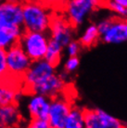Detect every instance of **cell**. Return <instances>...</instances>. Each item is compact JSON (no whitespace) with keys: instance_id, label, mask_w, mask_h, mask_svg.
<instances>
[{"instance_id":"7c38bea8","label":"cell","mask_w":127,"mask_h":128,"mask_svg":"<svg viewBox=\"0 0 127 128\" xmlns=\"http://www.w3.org/2000/svg\"><path fill=\"white\" fill-rule=\"evenodd\" d=\"M51 98L41 94H32L28 102V112L31 119H48Z\"/></svg>"},{"instance_id":"4316f807","label":"cell","mask_w":127,"mask_h":128,"mask_svg":"<svg viewBox=\"0 0 127 128\" xmlns=\"http://www.w3.org/2000/svg\"><path fill=\"white\" fill-rule=\"evenodd\" d=\"M0 49H1V48H0Z\"/></svg>"},{"instance_id":"5b68a950","label":"cell","mask_w":127,"mask_h":128,"mask_svg":"<svg viewBox=\"0 0 127 128\" xmlns=\"http://www.w3.org/2000/svg\"><path fill=\"white\" fill-rule=\"evenodd\" d=\"M6 51L8 74L14 78L23 81V77L32 65V60L19 43L11 46Z\"/></svg>"},{"instance_id":"d4e9b609","label":"cell","mask_w":127,"mask_h":128,"mask_svg":"<svg viewBox=\"0 0 127 128\" xmlns=\"http://www.w3.org/2000/svg\"><path fill=\"white\" fill-rule=\"evenodd\" d=\"M113 1L118 4H120V5H122V6H124V8H127V0H113Z\"/></svg>"},{"instance_id":"7a4b0ae2","label":"cell","mask_w":127,"mask_h":128,"mask_svg":"<svg viewBox=\"0 0 127 128\" xmlns=\"http://www.w3.org/2000/svg\"><path fill=\"white\" fill-rule=\"evenodd\" d=\"M101 6L102 0H69L65 5L66 19L74 28H77L83 25Z\"/></svg>"},{"instance_id":"e0dca14e","label":"cell","mask_w":127,"mask_h":128,"mask_svg":"<svg viewBox=\"0 0 127 128\" xmlns=\"http://www.w3.org/2000/svg\"><path fill=\"white\" fill-rule=\"evenodd\" d=\"M63 49L64 48L60 43L49 38L48 50H46L44 58L49 61L51 64H53L55 67H57L61 60V54H62Z\"/></svg>"},{"instance_id":"5bb4252c","label":"cell","mask_w":127,"mask_h":128,"mask_svg":"<svg viewBox=\"0 0 127 128\" xmlns=\"http://www.w3.org/2000/svg\"><path fill=\"white\" fill-rule=\"evenodd\" d=\"M24 28L22 26H4L0 24V48L6 50L11 46L19 43Z\"/></svg>"},{"instance_id":"2e32d148","label":"cell","mask_w":127,"mask_h":128,"mask_svg":"<svg viewBox=\"0 0 127 128\" xmlns=\"http://www.w3.org/2000/svg\"><path fill=\"white\" fill-rule=\"evenodd\" d=\"M84 127V110L72 106L65 122V128Z\"/></svg>"},{"instance_id":"30bf717a","label":"cell","mask_w":127,"mask_h":128,"mask_svg":"<svg viewBox=\"0 0 127 128\" xmlns=\"http://www.w3.org/2000/svg\"><path fill=\"white\" fill-rule=\"evenodd\" d=\"M101 41L111 45H119L127 42V19L114 16L110 27L101 35Z\"/></svg>"},{"instance_id":"cb8c5ba5","label":"cell","mask_w":127,"mask_h":128,"mask_svg":"<svg viewBox=\"0 0 127 128\" xmlns=\"http://www.w3.org/2000/svg\"><path fill=\"white\" fill-rule=\"evenodd\" d=\"M39 1H41L42 3H44V5L49 6H52V5H57L60 0H39Z\"/></svg>"},{"instance_id":"ffe728a7","label":"cell","mask_w":127,"mask_h":128,"mask_svg":"<svg viewBox=\"0 0 127 128\" xmlns=\"http://www.w3.org/2000/svg\"><path fill=\"white\" fill-rule=\"evenodd\" d=\"M80 65V60L78 56L75 57H69L67 58V60L64 63V72H66L67 74H72L73 72L78 69Z\"/></svg>"},{"instance_id":"9a60e30c","label":"cell","mask_w":127,"mask_h":128,"mask_svg":"<svg viewBox=\"0 0 127 128\" xmlns=\"http://www.w3.org/2000/svg\"><path fill=\"white\" fill-rule=\"evenodd\" d=\"M101 40V34L98 31L96 23H90L86 27L80 36L79 42L83 48H89L96 46Z\"/></svg>"},{"instance_id":"ac0fdd59","label":"cell","mask_w":127,"mask_h":128,"mask_svg":"<svg viewBox=\"0 0 127 128\" xmlns=\"http://www.w3.org/2000/svg\"><path fill=\"white\" fill-rule=\"evenodd\" d=\"M108 8L110 11L115 14V16L127 19V8L120 4L114 2L113 0H102V6Z\"/></svg>"},{"instance_id":"6da1fadb","label":"cell","mask_w":127,"mask_h":128,"mask_svg":"<svg viewBox=\"0 0 127 128\" xmlns=\"http://www.w3.org/2000/svg\"><path fill=\"white\" fill-rule=\"evenodd\" d=\"M23 28L26 31L46 32L49 30L52 13L39 0H26L22 3Z\"/></svg>"},{"instance_id":"8992f818","label":"cell","mask_w":127,"mask_h":128,"mask_svg":"<svg viewBox=\"0 0 127 128\" xmlns=\"http://www.w3.org/2000/svg\"><path fill=\"white\" fill-rule=\"evenodd\" d=\"M84 127L122 128L125 125L114 116L100 109L84 110Z\"/></svg>"},{"instance_id":"3957f363","label":"cell","mask_w":127,"mask_h":128,"mask_svg":"<svg viewBox=\"0 0 127 128\" xmlns=\"http://www.w3.org/2000/svg\"><path fill=\"white\" fill-rule=\"evenodd\" d=\"M49 38L46 32H34L24 30L19 44L32 61L40 60L46 57Z\"/></svg>"},{"instance_id":"484cf974","label":"cell","mask_w":127,"mask_h":128,"mask_svg":"<svg viewBox=\"0 0 127 128\" xmlns=\"http://www.w3.org/2000/svg\"><path fill=\"white\" fill-rule=\"evenodd\" d=\"M0 2H2V0H0Z\"/></svg>"},{"instance_id":"7402d4cb","label":"cell","mask_w":127,"mask_h":128,"mask_svg":"<svg viewBox=\"0 0 127 128\" xmlns=\"http://www.w3.org/2000/svg\"><path fill=\"white\" fill-rule=\"evenodd\" d=\"M28 126L32 128H49L50 124H49V122H48V119L36 118L31 119Z\"/></svg>"},{"instance_id":"9c48e42d","label":"cell","mask_w":127,"mask_h":128,"mask_svg":"<svg viewBox=\"0 0 127 128\" xmlns=\"http://www.w3.org/2000/svg\"><path fill=\"white\" fill-rule=\"evenodd\" d=\"M74 29L75 28L68 22L66 18L52 15L49 26L50 38L60 43L64 48L73 40Z\"/></svg>"},{"instance_id":"52a82bcc","label":"cell","mask_w":127,"mask_h":128,"mask_svg":"<svg viewBox=\"0 0 127 128\" xmlns=\"http://www.w3.org/2000/svg\"><path fill=\"white\" fill-rule=\"evenodd\" d=\"M0 24L10 27H23L22 3L18 0H4L0 2Z\"/></svg>"},{"instance_id":"ba28073f","label":"cell","mask_w":127,"mask_h":128,"mask_svg":"<svg viewBox=\"0 0 127 128\" xmlns=\"http://www.w3.org/2000/svg\"><path fill=\"white\" fill-rule=\"evenodd\" d=\"M72 105L62 96L51 98L48 122L52 128H65V122Z\"/></svg>"},{"instance_id":"277c9868","label":"cell","mask_w":127,"mask_h":128,"mask_svg":"<svg viewBox=\"0 0 127 128\" xmlns=\"http://www.w3.org/2000/svg\"><path fill=\"white\" fill-rule=\"evenodd\" d=\"M55 66L46 58L32 61L22 81V93L32 95V89L55 74Z\"/></svg>"},{"instance_id":"4fadbf2b","label":"cell","mask_w":127,"mask_h":128,"mask_svg":"<svg viewBox=\"0 0 127 128\" xmlns=\"http://www.w3.org/2000/svg\"><path fill=\"white\" fill-rule=\"evenodd\" d=\"M22 121L17 103L0 105V127H17L20 125Z\"/></svg>"},{"instance_id":"d6986e66","label":"cell","mask_w":127,"mask_h":128,"mask_svg":"<svg viewBox=\"0 0 127 128\" xmlns=\"http://www.w3.org/2000/svg\"><path fill=\"white\" fill-rule=\"evenodd\" d=\"M82 45L81 43L76 40L73 39L72 41H70L68 45L66 46L65 48V50H66V54L68 55V57H75V56H78L82 49Z\"/></svg>"},{"instance_id":"8fae6325","label":"cell","mask_w":127,"mask_h":128,"mask_svg":"<svg viewBox=\"0 0 127 128\" xmlns=\"http://www.w3.org/2000/svg\"><path fill=\"white\" fill-rule=\"evenodd\" d=\"M64 79L60 74H54L32 89V94H41L53 98L58 96L64 88Z\"/></svg>"},{"instance_id":"603a6c76","label":"cell","mask_w":127,"mask_h":128,"mask_svg":"<svg viewBox=\"0 0 127 128\" xmlns=\"http://www.w3.org/2000/svg\"><path fill=\"white\" fill-rule=\"evenodd\" d=\"M114 17H108V18H105V19H102L101 20H99L98 22L96 23L98 31L100 32V34H104L108 30V28L110 27L112 20H113Z\"/></svg>"},{"instance_id":"44dd1931","label":"cell","mask_w":127,"mask_h":128,"mask_svg":"<svg viewBox=\"0 0 127 128\" xmlns=\"http://www.w3.org/2000/svg\"><path fill=\"white\" fill-rule=\"evenodd\" d=\"M8 74V64H6V51L5 49H0V80L6 77Z\"/></svg>"}]
</instances>
